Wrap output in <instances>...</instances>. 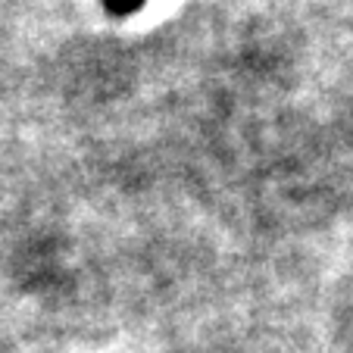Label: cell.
<instances>
[{
  "mask_svg": "<svg viewBox=\"0 0 353 353\" xmlns=\"http://www.w3.org/2000/svg\"><path fill=\"white\" fill-rule=\"evenodd\" d=\"M103 3H107L110 13L119 16V13H132V10H138L144 0H103Z\"/></svg>",
  "mask_w": 353,
  "mask_h": 353,
  "instance_id": "1",
  "label": "cell"
}]
</instances>
